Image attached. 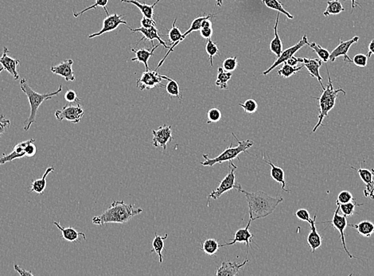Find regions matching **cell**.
I'll return each mask as SVG.
<instances>
[{"mask_svg":"<svg viewBox=\"0 0 374 276\" xmlns=\"http://www.w3.org/2000/svg\"><path fill=\"white\" fill-rule=\"evenodd\" d=\"M352 62L359 67H365L368 62V57L364 54H358L354 56Z\"/></svg>","mask_w":374,"mask_h":276,"instance_id":"cell-47","label":"cell"},{"mask_svg":"<svg viewBox=\"0 0 374 276\" xmlns=\"http://www.w3.org/2000/svg\"><path fill=\"white\" fill-rule=\"evenodd\" d=\"M232 77V72L225 71L222 67L218 69L216 85L221 89H228V81Z\"/></svg>","mask_w":374,"mask_h":276,"instance_id":"cell-32","label":"cell"},{"mask_svg":"<svg viewBox=\"0 0 374 276\" xmlns=\"http://www.w3.org/2000/svg\"><path fill=\"white\" fill-rule=\"evenodd\" d=\"M219 248H220V245H219L218 242L214 239H212V238L202 242L201 249L206 255H210V256L214 255L215 254L217 253Z\"/></svg>","mask_w":374,"mask_h":276,"instance_id":"cell-31","label":"cell"},{"mask_svg":"<svg viewBox=\"0 0 374 276\" xmlns=\"http://www.w3.org/2000/svg\"><path fill=\"white\" fill-rule=\"evenodd\" d=\"M160 1H161V0H157V1L153 4L154 6L156 7V4H157L158 3H160Z\"/></svg>","mask_w":374,"mask_h":276,"instance_id":"cell-61","label":"cell"},{"mask_svg":"<svg viewBox=\"0 0 374 276\" xmlns=\"http://www.w3.org/2000/svg\"><path fill=\"white\" fill-rule=\"evenodd\" d=\"M65 99L69 103H77L80 101V99L77 97V93L73 90H68L65 94Z\"/></svg>","mask_w":374,"mask_h":276,"instance_id":"cell-51","label":"cell"},{"mask_svg":"<svg viewBox=\"0 0 374 276\" xmlns=\"http://www.w3.org/2000/svg\"><path fill=\"white\" fill-rule=\"evenodd\" d=\"M252 219L250 218V221L247 222V226L244 228H240L239 230L236 231L234 235V238L232 241L227 244H221V247H225V246L234 245L236 243H244L246 244V256L248 255V248L251 247V242H254V234H252L250 231V227L251 225Z\"/></svg>","mask_w":374,"mask_h":276,"instance_id":"cell-12","label":"cell"},{"mask_svg":"<svg viewBox=\"0 0 374 276\" xmlns=\"http://www.w3.org/2000/svg\"><path fill=\"white\" fill-rule=\"evenodd\" d=\"M54 224H55L57 228H59V230L62 232L63 240H66V241H77L80 236H82L84 240H86V236H85V234L84 232H77L75 228H72V227L64 228V227H62L60 224L59 222H57V221H54Z\"/></svg>","mask_w":374,"mask_h":276,"instance_id":"cell-24","label":"cell"},{"mask_svg":"<svg viewBox=\"0 0 374 276\" xmlns=\"http://www.w3.org/2000/svg\"><path fill=\"white\" fill-rule=\"evenodd\" d=\"M326 70H327V73H328V85H327V87L323 90V92H322V94L321 95L320 97L317 98V100H319V107L320 108V112L319 114V121H318V123L313 128V133L315 132L317 129L319 128L320 126H322V122H323L325 117L328 116L329 111L335 105L336 99H337V96H337L338 93L342 92L344 95H345V91L342 89V88L334 89L327 67H326Z\"/></svg>","mask_w":374,"mask_h":276,"instance_id":"cell-5","label":"cell"},{"mask_svg":"<svg viewBox=\"0 0 374 276\" xmlns=\"http://www.w3.org/2000/svg\"><path fill=\"white\" fill-rule=\"evenodd\" d=\"M239 105L243 107V109L246 113L248 114L255 113L256 111H257V108H258V104H257V101L255 100H253V99L246 100L244 104L240 103Z\"/></svg>","mask_w":374,"mask_h":276,"instance_id":"cell-42","label":"cell"},{"mask_svg":"<svg viewBox=\"0 0 374 276\" xmlns=\"http://www.w3.org/2000/svg\"><path fill=\"white\" fill-rule=\"evenodd\" d=\"M359 37L356 36L353 37V39L348 41H342L340 40L339 45H338L335 49H334L330 54V62H334L338 57L340 56H343L344 61L348 63H352V60L350 59L349 56H348V51H349V48L351 47L352 45L354 43H357L359 41Z\"/></svg>","mask_w":374,"mask_h":276,"instance_id":"cell-14","label":"cell"},{"mask_svg":"<svg viewBox=\"0 0 374 276\" xmlns=\"http://www.w3.org/2000/svg\"><path fill=\"white\" fill-rule=\"evenodd\" d=\"M207 123H217L221 119V112L217 108H211L207 112Z\"/></svg>","mask_w":374,"mask_h":276,"instance_id":"cell-44","label":"cell"},{"mask_svg":"<svg viewBox=\"0 0 374 276\" xmlns=\"http://www.w3.org/2000/svg\"><path fill=\"white\" fill-rule=\"evenodd\" d=\"M248 259L245 260L242 263H237L236 262H223L221 266H218L217 269L216 275L217 276H235L240 271L241 267L246 263H248Z\"/></svg>","mask_w":374,"mask_h":276,"instance_id":"cell-20","label":"cell"},{"mask_svg":"<svg viewBox=\"0 0 374 276\" xmlns=\"http://www.w3.org/2000/svg\"><path fill=\"white\" fill-rule=\"evenodd\" d=\"M262 2H263L268 8L272 9V10L277 11V12H280V13L284 14L288 19H290V20H293V16H292L289 12H287V11L284 9L282 4H281V2H280V1H278V0H262Z\"/></svg>","mask_w":374,"mask_h":276,"instance_id":"cell-34","label":"cell"},{"mask_svg":"<svg viewBox=\"0 0 374 276\" xmlns=\"http://www.w3.org/2000/svg\"><path fill=\"white\" fill-rule=\"evenodd\" d=\"M303 58H296L295 56H292V58L288 59L286 62L288 65H292V66H296V65H297V64L299 63V62H302V63H303Z\"/></svg>","mask_w":374,"mask_h":276,"instance_id":"cell-56","label":"cell"},{"mask_svg":"<svg viewBox=\"0 0 374 276\" xmlns=\"http://www.w3.org/2000/svg\"><path fill=\"white\" fill-rule=\"evenodd\" d=\"M167 236H168V234L167 233H166L164 236H159L157 233H156L155 234V238H154L153 241H152V247H153V248H152L151 252H156L159 255L160 264L163 263V251L164 250V240L167 239Z\"/></svg>","mask_w":374,"mask_h":276,"instance_id":"cell-29","label":"cell"},{"mask_svg":"<svg viewBox=\"0 0 374 276\" xmlns=\"http://www.w3.org/2000/svg\"><path fill=\"white\" fill-rule=\"evenodd\" d=\"M35 140L31 139V142L27 144V147L25 148V154L26 157H33L35 156V154L37 152V148L35 146Z\"/></svg>","mask_w":374,"mask_h":276,"instance_id":"cell-50","label":"cell"},{"mask_svg":"<svg viewBox=\"0 0 374 276\" xmlns=\"http://www.w3.org/2000/svg\"><path fill=\"white\" fill-rule=\"evenodd\" d=\"M303 68V66H299V67H295V66H292V65H288L287 62H284V65L282 68L279 70L277 73L280 76L285 77V78H288L291 77L292 75L297 73V72L300 71Z\"/></svg>","mask_w":374,"mask_h":276,"instance_id":"cell-36","label":"cell"},{"mask_svg":"<svg viewBox=\"0 0 374 276\" xmlns=\"http://www.w3.org/2000/svg\"><path fill=\"white\" fill-rule=\"evenodd\" d=\"M176 22L177 19H175V21L173 23L172 28H171V31L168 33V37H169L170 41H171V43H170V44H171V46L178 43V42L180 40L181 37H182V35L179 27H177L176 26H175Z\"/></svg>","mask_w":374,"mask_h":276,"instance_id":"cell-40","label":"cell"},{"mask_svg":"<svg viewBox=\"0 0 374 276\" xmlns=\"http://www.w3.org/2000/svg\"><path fill=\"white\" fill-rule=\"evenodd\" d=\"M353 197L351 193L347 190H343L340 193L338 197V200L335 204H345L353 201Z\"/></svg>","mask_w":374,"mask_h":276,"instance_id":"cell-46","label":"cell"},{"mask_svg":"<svg viewBox=\"0 0 374 276\" xmlns=\"http://www.w3.org/2000/svg\"><path fill=\"white\" fill-rule=\"evenodd\" d=\"M236 66H237L236 57L227 58V59L224 60V62H223L222 68L225 71H234Z\"/></svg>","mask_w":374,"mask_h":276,"instance_id":"cell-45","label":"cell"},{"mask_svg":"<svg viewBox=\"0 0 374 276\" xmlns=\"http://www.w3.org/2000/svg\"><path fill=\"white\" fill-rule=\"evenodd\" d=\"M303 67L307 68L311 77H315V78H316L319 81L321 87L324 90L326 88H325L324 85L322 84V77H321L320 73H319V69H320L321 65H322V60L319 59V58L309 59V58H303Z\"/></svg>","mask_w":374,"mask_h":276,"instance_id":"cell-21","label":"cell"},{"mask_svg":"<svg viewBox=\"0 0 374 276\" xmlns=\"http://www.w3.org/2000/svg\"><path fill=\"white\" fill-rule=\"evenodd\" d=\"M209 20H210V19H207V20H205L202 21V28H211L212 23ZM202 28H201V29H202Z\"/></svg>","mask_w":374,"mask_h":276,"instance_id":"cell-57","label":"cell"},{"mask_svg":"<svg viewBox=\"0 0 374 276\" xmlns=\"http://www.w3.org/2000/svg\"><path fill=\"white\" fill-rule=\"evenodd\" d=\"M201 32V35L203 37L204 39H209L211 38L212 34H213V31L211 28H202L200 30Z\"/></svg>","mask_w":374,"mask_h":276,"instance_id":"cell-55","label":"cell"},{"mask_svg":"<svg viewBox=\"0 0 374 276\" xmlns=\"http://www.w3.org/2000/svg\"><path fill=\"white\" fill-rule=\"evenodd\" d=\"M232 135L236 139L237 141L238 145L236 147L233 146V143H231L229 147L224 150L222 153L220 154L217 157L214 159H209L208 155H202V157L205 159V162H202L201 164L205 167H213L215 164L217 163H223L224 162H231L235 159L239 160V156L243 152L250 154L247 152V150L250 149L251 147L254 146V142L253 140H238L237 137L234 133H232Z\"/></svg>","mask_w":374,"mask_h":276,"instance_id":"cell-4","label":"cell"},{"mask_svg":"<svg viewBox=\"0 0 374 276\" xmlns=\"http://www.w3.org/2000/svg\"><path fill=\"white\" fill-rule=\"evenodd\" d=\"M217 1V5L219 7H221L222 5L223 0H216Z\"/></svg>","mask_w":374,"mask_h":276,"instance_id":"cell-60","label":"cell"},{"mask_svg":"<svg viewBox=\"0 0 374 276\" xmlns=\"http://www.w3.org/2000/svg\"><path fill=\"white\" fill-rule=\"evenodd\" d=\"M122 18H123V16H119L117 14H113V15H111V16L110 15L109 16H107V17L103 21L102 29L99 32L94 33V34L89 35L88 39H93V38H96V37L104 35L105 33L111 32V31L116 29L121 24L127 25V22L123 20Z\"/></svg>","mask_w":374,"mask_h":276,"instance_id":"cell-13","label":"cell"},{"mask_svg":"<svg viewBox=\"0 0 374 276\" xmlns=\"http://www.w3.org/2000/svg\"><path fill=\"white\" fill-rule=\"evenodd\" d=\"M129 29H130L131 31H133V33L140 32L143 35L142 39H140L137 45H138L141 41L148 40L152 42V46L154 47L155 45H154L153 41L158 40L160 44L162 45L165 50L168 49V46H167L165 42L162 40L161 38H160V34H159L158 30L156 29V27H151V28H145V27H141L137 28V29H133V28L129 27Z\"/></svg>","mask_w":374,"mask_h":276,"instance_id":"cell-17","label":"cell"},{"mask_svg":"<svg viewBox=\"0 0 374 276\" xmlns=\"http://www.w3.org/2000/svg\"><path fill=\"white\" fill-rule=\"evenodd\" d=\"M107 4H108V0H96L93 5H92V6L90 7H88V8H85V9L81 11V12H75V11H73V16H74L75 18L79 17V16H81V15H83V14L85 13V12H88V11L92 10V9H95V8H98V7H100V8H103V9H104V12H105L106 15H107V16H109V14H108V12H107Z\"/></svg>","mask_w":374,"mask_h":276,"instance_id":"cell-37","label":"cell"},{"mask_svg":"<svg viewBox=\"0 0 374 276\" xmlns=\"http://www.w3.org/2000/svg\"><path fill=\"white\" fill-rule=\"evenodd\" d=\"M11 126V121L7 119L5 115H0V138L6 132Z\"/></svg>","mask_w":374,"mask_h":276,"instance_id":"cell-48","label":"cell"},{"mask_svg":"<svg viewBox=\"0 0 374 276\" xmlns=\"http://www.w3.org/2000/svg\"><path fill=\"white\" fill-rule=\"evenodd\" d=\"M4 67L0 68V73H2L3 71H4Z\"/></svg>","mask_w":374,"mask_h":276,"instance_id":"cell-62","label":"cell"},{"mask_svg":"<svg viewBox=\"0 0 374 276\" xmlns=\"http://www.w3.org/2000/svg\"><path fill=\"white\" fill-rule=\"evenodd\" d=\"M344 11L345 9L342 7V4L339 2V0H330L327 2V8L323 12V16H336L342 13Z\"/></svg>","mask_w":374,"mask_h":276,"instance_id":"cell-33","label":"cell"},{"mask_svg":"<svg viewBox=\"0 0 374 276\" xmlns=\"http://www.w3.org/2000/svg\"><path fill=\"white\" fill-rule=\"evenodd\" d=\"M121 3L134 4L135 6H137L140 9L144 17L153 19L154 8H155L154 5H148L144 3L140 2L139 0H121Z\"/></svg>","mask_w":374,"mask_h":276,"instance_id":"cell-30","label":"cell"},{"mask_svg":"<svg viewBox=\"0 0 374 276\" xmlns=\"http://www.w3.org/2000/svg\"><path fill=\"white\" fill-rule=\"evenodd\" d=\"M316 218L317 215H315L314 218L311 219V222L309 223L311 232L307 236V244L311 247L312 253H315V251L322 245V237L317 231L316 224H315Z\"/></svg>","mask_w":374,"mask_h":276,"instance_id":"cell-22","label":"cell"},{"mask_svg":"<svg viewBox=\"0 0 374 276\" xmlns=\"http://www.w3.org/2000/svg\"><path fill=\"white\" fill-rule=\"evenodd\" d=\"M363 205L364 204H361L360 205V204L356 203L355 202H349L348 203L345 204H336V205L339 207V210H341L342 213H343L344 216H345L346 217L353 216L354 213H356L355 208L359 207V206H361Z\"/></svg>","mask_w":374,"mask_h":276,"instance_id":"cell-35","label":"cell"},{"mask_svg":"<svg viewBox=\"0 0 374 276\" xmlns=\"http://www.w3.org/2000/svg\"><path fill=\"white\" fill-rule=\"evenodd\" d=\"M54 115L58 121L67 120L71 123H78L85 115V111L81 104L65 105L62 109L56 111Z\"/></svg>","mask_w":374,"mask_h":276,"instance_id":"cell-7","label":"cell"},{"mask_svg":"<svg viewBox=\"0 0 374 276\" xmlns=\"http://www.w3.org/2000/svg\"><path fill=\"white\" fill-rule=\"evenodd\" d=\"M263 161L265 163H267L271 167L270 175L273 179L279 183H281L282 185V190L287 192V193H291V190H286V182H285V175H284V170L281 167H277L275 166L272 162H271L270 159L269 160H266L265 158V153L263 155Z\"/></svg>","mask_w":374,"mask_h":276,"instance_id":"cell-23","label":"cell"},{"mask_svg":"<svg viewBox=\"0 0 374 276\" xmlns=\"http://www.w3.org/2000/svg\"><path fill=\"white\" fill-rule=\"evenodd\" d=\"M279 19H280V12L277 15V20H276V24L274 27V34L275 37L273 41L270 43V50L273 54L277 55V58H279L283 52V44L282 41L280 39V36L278 35V28L279 24Z\"/></svg>","mask_w":374,"mask_h":276,"instance_id":"cell-27","label":"cell"},{"mask_svg":"<svg viewBox=\"0 0 374 276\" xmlns=\"http://www.w3.org/2000/svg\"><path fill=\"white\" fill-rule=\"evenodd\" d=\"M298 1H299V2H300V0H298Z\"/></svg>","mask_w":374,"mask_h":276,"instance_id":"cell-63","label":"cell"},{"mask_svg":"<svg viewBox=\"0 0 374 276\" xmlns=\"http://www.w3.org/2000/svg\"><path fill=\"white\" fill-rule=\"evenodd\" d=\"M338 212H339V207L337 206V209H336L335 211L334 212V217H333L332 221H324L323 223H329V224H331L332 226L334 227V228H335V229H337V230H338V232H339L340 233L341 240H342V247H343L344 251H345V253L347 254L348 257H349V259L355 258V259H360L359 258H357V257L353 256V255L349 252L347 247H346V244H345V228L348 226L347 219H346V217L344 216V215L341 216V215L338 214Z\"/></svg>","mask_w":374,"mask_h":276,"instance_id":"cell-9","label":"cell"},{"mask_svg":"<svg viewBox=\"0 0 374 276\" xmlns=\"http://www.w3.org/2000/svg\"><path fill=\"white\" fill-rule=\"evenodd\" d=\"M357 231V233L364 237H370L374 232V224L368 221H361L357 224H348Z\"/></svg>","mask_w":374,"mask_h":276,"instance_id":"cell-28","label":"cell"},{"mask_svg":"<svg viewBox=\"0 0 374 276\" xmlns=\"http://www.w3.org/2000/svg\"><path fill=\"white\" fill-rule=\"evenodd\" d=\"M357 172L358 173L359 176L361 178V180L363 181L364 183L368 184L369 182H372V177L374 176V170L369 171V170L362 169L361 167L356 170Z\"/></svg>","mask_w":374,"mask_h":276,"instance_id":"cell-43","label":"cell"},{"mask_svg":"<svg viewBox=\"0 0 374 276\" xmlns=\"http://www.w3.org/2000/svg\"><path fill=\"white\" fill-rule=\"evenodd\" d=\"M162 80H167L170 81L171 78L160 74L157 71H148L145 72L142 75V77L139 79L137 82V88H140V90H145V89H150L155 87L163 86L161 85Z\"/></svg>","mask_w":374,"mask_h":276,"instance_id":"cell-8","label":"cell"},{"mask_svg":"<svg viewBox=\"0 0 374 276\" xmlns=\"http://www.w3.org/2000/svg\"><path fill=\"white\" fill-rule=\"evenodd\" d=\"M308 44H309V43H308V40H307V35H303V38H302L301 40L299 41L297 44H296L295 46H292V47H290V48L287 49V50L283 51L281 55H280L279 58H277V61L274 62V64H273L269 69H267L266 71L264 72L263 74H269L271 71H273V69H274L275 68H277L278 65H280V64L286 62L288 59L292 58V56H294V54H296L298 50H300L302 47Z\"/></svg>","mask_w":374,"mask_h":276,"instance_id":"cell-11","label":"cell"},{"mask_svg":"<svg viewBox=\"0 0 374 276\" xmlns=\"http://www.w3.org/2000/svg\"><path fill=\"white\" fill-rule=\"evenodd\" d=\"M160 46V44L159 43V44L156 45V46H154L152 50H146L145 48H141L140 50H136L135 49H132V51L134 52L135 54H136V58H132L131 61H132V62H136V61H137V62H141V63H143L145 65V67H146V71H148V70H149V67H148V61H149L150 58L154 55L155 50H156Z\"/></svg>","mask_w":374,"mask_h":276,"instance_id":"cell-25","label":"cell"},{"mask_svg":"<svg viewBox=\"0 0 374 276\" xmlns=\"http://www.w3.org/2000/svg\"><path fill=\"white\" fill-rule=\"evenodd\" d=\"M14 268H15V270L16 271H17L19 274H20V275L22 276H34V274H33L31 271H29V270H27L26 269L23 268V267H21V266H19V265L16 264V263H15L14 264Z\"/></svg>","mask_w":374,"mask_h":276,"instance_id":"cell-54","label":"cell"},{"mask_svg":"<svg viewBox=\"0 0 374 276\" xmlns=\"http://www.w3.org/2000/svg\"><path fill=\"white\" fill-rule=\"evenodd\" d=\"M73 61L71 59L66 60L61 62L58 65L51 67V72L54 74L59 75L63 77L66 81H74L75 76L73 70Z\"/></svg>","mask_w":374,"mask_h":276,"instance_id":"cell-18","label":"cell"},{"mask_svg":"<svg viewBox=\"0 0 374 276\" xmlns=\"http://www.w3.org/2000/svg\"><path fill=\"white\" fill-rule=\"evenodd\" d=\"M141 25L145 28H151V27H156V23L153 19H148V18H143L141 20Z\"/></svg>","mask_w":374,"mask_h":276,"instance_id":"cell-53","label":"cell"},{"mask_svg":"<svg viewBox=\"0 0 374 276\" xmlns=\"http://www.w3.org/2000/svg\"><path fill=\"white\" fill-rule=\"evenodd\" d=\"M141 213H143V209L135 208L133 204L128 205L123 200L114 201L104 213L92 218V224L96 225H104L109 223L125 224Z\"/></svg>","mask_w":374,"mask_h":276,"instance_id":"cell-2","label":"cell"},{"mask_svg":"<svg viewBox=\"0 0 374 276\" xmlns=\"http://www.w3.org/2000/svg\"><path fill=\"white\" fill-rule=\"evenodd\" d=\"M54 167H49L46 169V172L44 173L43 176L41 179H36V180L32 182L31 185V190H29V193H32V192H35L37 194L39 195H43L44 193L46 187V178L50 175V173L54 172Z\"/></svg>","mask_w":374,"mask_h":276,"instance_id":"cell-26","label":"cell"},{"mask_svg":"<svg viewBox=\"0 0 374 276\" xmlns=\"http://www.w3.org/2000/svg\"><path fill=\"white\" fill-rule=\"evenodd\" d=\"M351 4H352V9H355L356 8V7H361V5L358 4V3L357 2V0H351Z\"/></svg>","mask_w":374,"mask_h":276,"instance_id":"cell-59","label":"cell"},{"mask_svg":"<svg viewBox=\"0 0 374 276\" xmlns=\"http://www.w3.org/2000/svg\"><path fill=\"white\" fill-rule=\"evenodd\" d=\"M296 216L300 221H307L308 223L311 222V216H310L309 212L307 211V209H299L296 211Z\"/></svg>","mask_w":374,"mask_h":276,"instance_id":"cell-49","label":"cell"},{"mask_svg":"<svg viewBox=\"0 0 374 276\" xmlns=\"http://www.w3.org/2000/svg\"><path fill=\"white\" fill-rule=\"evenodd\" d=\"M9 50L8 47H4L3 55L0 57V64L3 65L4 69L12 75L15 80L20 79V74L18 73V65L20 64V60L14 59L8 55Z\"/></svg>","mask_w":374,"mask_h":276,"instance_id":"cell-16","label":"cell"},{"mask_svg":"<svg viewBox=\"0 0 374 276\" xmlns=\"http://www.w3.org/2000/svg\"><path fill=\"white\" fill-rule=\"evenodd\" d=\"M213 17V15H209V16H205H205H199V17L195 19V20H194V21L192 22V23H191V26H190V28H189L188 31H186V32H185L184 34L182 35L180 40H179L178 43H175V44L172 45L171 48H170V50H168V51H167V53H166V55L164 56V58H163V59L160 61V63H159V65H158V67L156 68V71H158V70H159V69L161 67L162 65H163V64L164 63V62H165L166 58L168 57L170 53L172 52L173 50H174V49H175V46H178V45H179V43H181V42H182V41L184 40V39H186V36H188V35H190V34H191V33L194 32V31H200V30H201V28H202V23L203 20H207V19H211V18Z\"/></svg>","mask_w":374,"mask_h":276,"instance_id":"cell-15","label":"cell"},{"mask_svg":"<svg viewBox=\"0 0 374 276\" xmlns=\"http://www.w3.org/2000/svg\"><path fill=\"white\" fill-rule=\"evenodd\" d=\"M374 54V40L371 41L370 44L368 46V54L367 57L370 58L371 56Z\"/></svg>","mask_w":374,"mask_h":276,"instance_id":"cell-58","label":"cell"},{"mask_svg":"<svg viewBox=\"0 0 374 276\" xmlns=\"http://www.w3.org/2000/svg\"><path fill=\"white\" fill-rule=\"evenodd\" d=\"M237 169V167L235 165L232 161L229 162L228 165V172L226 176L224 177L221 183L219 185L218 187L215 190L212 191L211 194L208 195V206L209 205V200H217L221 198V195L224 193L229 191V190H239L242 188L241 186L239 183H236V175L235 171Z\"/></svg>","mask_w":374,"mask_h":276,"instance_id":"cell-6","label":"cell"},{"mask_svg":"<svg viewBox=\"0 0 374 276\" xmlns=\"http://www.w3.org/2000/svg\"><path fill=\"white\" fill-rule=\"evenodd\" d=\"M308 46L313 49V50L318 54L320 59L322 60V62H327L330 59V53L329 52L328 50L326 49L322 48V46L316 44L315 43H309Z\"/></svg>","mask_w":374,"mask_h":276,"instance_id":"cell-39","label":"cell"},{"mask_svg":"<svg viewBox=\"0 0 374 276\" xmlns=\"http://www.w3.org/2000/svg\"><path fill=\"white\" fill-rule=\"evenodd\" d=\"M20 85H21L22 90L27 95L28 100H29L30 106H31V115L29 118L24 122L25 123L24 130H29L31 125L36 123L37 112L39 111L41 104L46 100H50L53 96H57L59 94L60 92H62V86L60 85L59 88L55 92H50L46 94H39L38 92L33 90L32 88L29 86L26 79H22Z\"/></svg>","mask_w":374,"mask_h":276,"instance_id":"cell-3","label":"cell"},{"mask_svg":"<svg viewBox=\"0 0 374 276\" xmlns=\"http://www.w3.org/2000/svg\"><path fill=\"white\" fill-rule=\"evenodd\" d=\"M153 140L152 144L155 148H162L164 151L167 150V144L173 140L172 132L171 126L167 124L163 125L157 130H152Z\"/></svg>","mask_w":374,"mask_h":276,"instance_id":"cell-10","label":"cell"},{"mask_svg":"<svg viewBox=\"0 0 374 276\" xmlns=\"http://www.w3.org/2000/svg\"><path fill=\"white\" fill-rule=\"evenodd\" d=\"M365 185H366V187L364 190V197L374 200V181H372L368 184Z\"/></svg>","mask_w":374,"mask_h":276,"instance_id":"cell-52","label":"cell"},{"mask_svg":"<svg viewBox=\"0 0 374 276\" xmlns=\"http://www.w3.org/2000/svg\"><path fill=\"white\" fill-rule=\"evenodd\" d=\"M238 191L245 196L250 209V218L253 221L267 217L277 209L281 202H284V198L281 197L273 198L261 190L256 193H248L240 188Z\"/></svg>","mask_w":374,"mask_h":276,"instance_id":"cell-1","label":"cell"},{"mask_svg":"<svg viewBox=\"0 0 374 276\" xmlns=\"http://www.w3.org/2000/svg\"><path fill=\"white\" fill-rule=\"evenodd\" d=\"M168 81L169 82H168V84L165 87L167 93L171 96H175L177 99L181 100L182 99V95H181L179 84L176 81L172 80V79H171Z\"/></svg>","mask_w":374,"mask_h":276,"instance_id":"cell-38","label":"cell"},{"mask_svg":"<svg viewBox=\"0 0 374 276\" xmlns=\"http://www.w3.org/2000/svg\"><path fill=\"white\" fill-rule=\"evenodd\" d=\"M205 51L207 53L209 57V62H210V65L213 66V58L214 56L217 55L219 53L218 48H217V45L213 43V41L211 39H208L207 44L205 46Z\"/></svg>","mask_w":374,"mask_h":276,"instance_id":"cell-41","label":"cell"},{"mask_svg":"<svg viewBox=\"0 0 374 276\" xmlns=\"http://www.w3.org/2000/svg\"><path fill=\"white\" fill-rule=\"evenodd\" d=\"M31 140H27V141H23V142L16 144V146L14 147L13 151L8 155L3 154L2 157H0V166L18 160V159L26 157L25 148L27 144L31 142Z\"/></svg>","mask_w":374,"mask_h":276,"instance_id":"cell-19","label":"cell"}]
</instances>
